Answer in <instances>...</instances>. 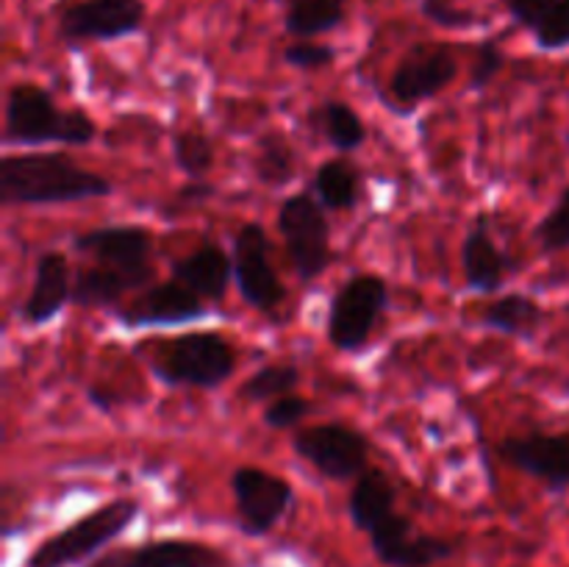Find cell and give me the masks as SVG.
<instances>
[{
    "label": "cell",
    "instance_id": "obj_22",
    "mask_svg": "<svg viewBox=\"0 0 569 567\" xmlns=\"http://www.w3.org/2000/svg\"><path fill=\"white\" fill-rule=\"evenodd\" d=\"M133 292V284L98 265H81L72 272V304L81 309H109Z\"/></svg>",
    "mask_w": 569,
    "mask_h": 567
},
{
    "label": "cell",
    "instance_id": "obj_2",
    "mask_svg": "<svg viewBox=\"0 0 569 567\" xmlns=\"http://www.w3.org/2000/svg\"><path fill=\"white\" fill-rule=\"evenodd\" d=\"M98 137V122L83 109L61 111L53 94L31 81H20L6 92L3 145L17 148H42L64 145L83 148Z\"/></svg>",
    "mask_w": 569,
    "mask_h": 567
},
{
    "label": "cell",
    "instance_id": "obj_25",
    "mask_svg": "<svg viewBox=\"0 0 569 567\" xmlns=\"http://www.w3.org/2000/svg\"><path fill=\"white\" fill-rule=\"evenodd\" d=\"M315 122L328 139V145L342 153H353L367 142V126L359 117V111L350 109L345 100H326L315 111Z\"/></svg>",
    "mask_w": 569,
    "mask_h": 567
},
{
    "label": "cell",
    "instance_id": "obj_11",
    "mask_svg": "<svg viewBox=\"0 0 569 567\" xmlns=\"http://www.w3.org/2000/svg\"><path fill=\"white\" fill-rule=\"evenodd\" d=\"M233 281L244 304L261 315H272L287 298V289L270 261L267 231L259 222H244L233 237Z\"/></svg>",
    "mask_w": 569,
    "mask_h": 567
},
{
    "label": "cell",
    "instance_id": "obj_19",
    "mask_svg": "<svg viewBox=\"0 0 569 567\" xmlns=\"http://www.w3.org/2000/svg\"><path fill=\"white\" fill-rule=\"evenodd\" d=\"M226 556L206 543L194 539H153L139 548L126 550L120 567H226Z\"/></svg>",
    "mask_w": 569,
    "mask_h": 567
},
{
    "label": "cell",
    "instance_id": "obj_15",
    "mask_svg": "<svg viewBox=\"0 0 569 567\" xmlns=\"http://www.w3.org/2000/svg\"><path fill=\"white\" fill-rule=\"evenodd\" d=\"M498 450L509 465L545 481L548 489H569V434H515V437H506Z\"/></svg>",
    "mask_w": 569,
    "mask_h": 567
},
{
    "label": "cell",
    "instance_id": "obj_33",
    "mask_svg": "<svg viewBox=\"0 0 569 567\" xmlns=\"http://www.w3.org/2000/svg\"><path fill=\"white\" fill-rule=\"evenodd\" d=\"M309 409L311 404L306 398H300V395H283V398L267 404L264 417H261V420H264V426L278 428V431H281V428L298 426V422L309 415Z\"/></svg>",
    "mask_w": 569,
    "mask_h": 567
},
{
    "label": "cell",
    "instance_id": "obj_7",
    "mask_svg": "<svg viewBox=\"0 0 569 567\" xmlns=\"http://www.w3.org/2000/svg\"><path fill=\"white\" fill-rule=\"evenodd\" d=\"M78 253L92 259V265L106 267L117 276L128 278L133 289H144L153 281V237L142 226H103L83 231L72 239Z\"/></svg>",
    "mask_w": 569,
    "mask_h": 567
},
{
    "label": "cell",
    "instance_id": "obj_24",
    "mask_svg": "<svg viewBox=\"0 0 569 567\" xmlns=\"http://www.w3.org/2000/svg\"><path fill=\"white\" fill-rule=\"evenodd\" d=\"M287 14H283V28L298 39L320 37V33L333 31L345 22L348 3L345 0H283Z\"/></svg>",
    "mask_w": 569,
    "mask_h": 567
},
{
    "label": "cell",
    "instance_id": "obj_1",
    "mask_svg": "<svg viewBox=\"0 0 569 567\" xmlns=\"http://www.w3.org/2000/svg\"><path fill=\"white\" fill-rule=\"evenodd\" d=\"M111 183L78 165L64 150L53 153H6L0 159L3 206H53L106 198Z\"/></svg>",
    "mask_w": 569,
    "mask_h": 567
},
{
    "label": "cell",
    "instance_id": "obj_29",
    "mask_svg": "<svg viewBox=\"0 0 569 567\" xmlns=\"http://www.w3.org/2000/svg\"><path fill=\"white\" fill-rule=\"evenodd\" d=\"M533 239H537L545 253H559V250L569 248V183L561 189L553 209L533 228Z\"/></svg>",
    "mask_w": 569,
    "mask_h": 567
},
{
    "label": "cell",
    "instance_id": "obj_37",
    "mask_svg": "<svg viewBox=\"0 0 569 567\" xmlns=\"http://www.w3.org/2000/svg\"><path fill=\"white\" fill-rule=\"evenodd\" d=\"M122 559H126V550L122 554H109V556H100L98 561H92L89 567H120Z\"/></svg>",
    "mask_w": 569,
    "mask_h": 567
},
{
    "label": "cell",
    "instance_id": "obj_28",
    "mask_svg": "<svg viewBox=\"0 0 569 567\" xmlns=\"http://www.w3.org/2000/svg\"><path fill=\"white\" fill-rule=\"evenodd\" d=\"M300 384V370L287 361H278V365H267L261 370H256L248 381L242 384L239 395L253 404H272V400L283 398V395H292Z\"/></svg>",
    "mask_w": 569,
    "mask_h": 567
},
{
    "label": "cell",
    "instance_id": "obj_32",
    "mask_svg": "<svg viewBox=\"0 0 569 567\" xmlns=\"http://www.w3.org/2000/svg\"><path fill=\"white\" fill-rule=\"evenodd\" d=\"M506 67V53L498 42L487 39V42L478 44L476 59L470 67V87L472 89H487L495 78L503 72Z\"/></svg>",
    "mask_w": 569,
    "mask_h": 567
},
{
    "label": "cell",
    "instance_id": "obj_35",
    "mask_svg": "<svg viewBox=\"0 0 569 567\" xmlns=\"http://www.w3.org/2000/svg\"><path fill=\"white\" fill-rule=\"evenodd\" d=\"M553 3L556 0H506V9H509V14L515 17L522 28L533 31L537 22L548 14Z\"/></svg>",
    "mask_w": 569,
    "mask_h": 567
},
{
    "label": "cell",
    "instance_id": "obj_34",
    "mask_svg": "<svg viewBox=\"0 0 569 567\" xmlns=\"http://www.w3.org/2000/svg\"><path fill=\"white\" fill-rule=\"evenodd\" d=\"M420 11L426 20L437 22L442 28H470L476 26V14L461 6H456L453 0H420Z\"/></svg>",
    "mask_w": 569,
    "mask_h": 567
},
{
    "label": "cell",
    "instance_id": "obj_31",
    "mask_svg": "<svg viewBox=\"0 0 569 567\" xmlns=\"http://www.w3.org/2000/svg\"><path fill=\"white\" fill-rule=\"evenodd\" d=\"M283 61L295 70H322V67H331L337 61V50L331 44L300 39V42H292L283 50Z\"/></svg>",
    "mask_w": 569,
    "mask_h": 567
},
{
    "label": "cell",
    "instance_id": "obj_20",
    "mask_svg": "<svg viewBox=\"0 0 569 567\" xmlns=\"http://www.w3.org/2000/svg\"><path fill=\"white\" fill-rule=\"evenodd\" d=\"M395 500H398V489L389 481L387 472L367 467V470L356 478L353 489H350V520H353V526L359 528V531L370 534L378 523H383L389 515H395Z\"/></svg>",
    "mask_w": 569,
    "mask_h": 567
},
{
    "label": "cell",
    "instance_id": "obj_26",
    "mask_svg": "<svg viewBox=\"0 0 569 567\" xmlns=\"http://www.w3.org/2000/svg\"><path fill=\"white\" fill-rule=\"evenodd\" d=\"M253 170L256 178L267 187H287L298 172V153H295L292 142L283 133H264L256 145Z\"/></svg>",
    "mask_w": 569,
    "mask_h": 567
},
{
    "label": "cell",
    "instance_id": "obj_6",
    "mask_svg": "<svg viewBox=\"0 0 569 567\" xmlns=\"http://www.w3.org/2000/svg\"><path fill=\"white\" fill-rule=\"evenodd\" d=\"M387 306L389 287L381 276L372 272L350 276L328 306V342L345 354L361 350Z\"/></svg>",
    "mask_w": 569,
    "mask_h": 567
},
{
    "label": "cell",
    "instance_id": "obj_18",
    "mask_svg": "<svg viewBox=\"0 0 569 567\" xmlns=\"http://www.w3.org/2000/svg\"><path fill=\"white\" fill-rule=\"evenodd\" d=\"M170 272L172 278L187 284L194 295H200L206 304H220L231 284L233 259L217 245L203 242L189 256L170 261Z\"/></svg>",
    "mask_w": 569,
    "mask_h": 567
},
{
    "label": "cell",
    "instance_id": "obj_23",
    "mask_svg": "<svg viewBox=\"0 0 569 567\" xmlns=\"http://www.w3.org/2000/svg\"><path fill=\"white\" fill-rule=\"evenodd\" d=\"M542 306L522 292L503 295V298L492 300L489 309L483 311V326L492 328V331L511 334V337L522 339H531L537 334V328L542 326Z\"/></svg>",
    "mask_w": 569,
    "mask_h": 567
},
{
    "label": "cell",
    "instance_id": "obj_17",
    "mask_svg": "<svg viewBox=\"0 0 569 567\" xmlns=\"http://www.w3.org/2000/svg\"><path fill=\"white\" fill-rule=\"evenodd\" d=\"M461 265H465L467 287L472 292L492 295L506 284L511 259L495 242L487 215L478 217L476 226L465 233V242H461Z\"/></svg>",
    "mask_w": 569,
    "mask_h": 567
},
{
    "label": "cell",
    "instance_id": "obj_21",
    "mask_svg": "<svg viewBox=\"0 0 569 567\" xmlns=\"http://www.w3.org/2000/svg\"><path fill=\"white\" fill-rule=\"evenodd\" d=\"M311 192L326 209L350 211L361 200V176L350 161L328 159L317 167Z\"/></svg>",
    "mask_w": 569,
    "mask_h": 567
},
{
    "label": "cell",
    "instance_id": "obj_27",
    "mask_svg": "<svg viewBox=\"0 0 569 567\" xmlns=\"http://www.w3.org/2000/svg\"><path fill=\"white\" fill-rule=\"evenodd\" d=\"M172 159L192 181H203L206 172L214 167V142L203 128H178L172 133Z\"/></svg>",
    "mask_w": 569,
    "mask_h": 567
},
{
    "label": "cell",
    "instance_id": "obj_16",
    "mask_svg": "<svg viewBox=\"0 0 569 567\" xmlns=\"http://www.w3.org/2000/svg\"><path fill=\"white\" fill-rule=\"evenodd\" d=\"M72 304V272L67 256L59 250H48L39 256L33 284L28 298L20 304V320L26 326H44L56 320Z\"/></svg>",
    "mask_w": 569,
    "mask_h": 567
},
{
    "label": "cell",
    "instance_id": "obj_5",
    "mask_svg": "<svg viewBox=\"0 0 569 567\" xmlns=\"http://www.w3.org/2000/svg\"><path fill=\"white\" fill-rule=\"evenodd\" d=\"M278 231L300 281H315L331 267V222L311 189L283 200L278 209Z\"/></svg>",
    "mask_w": 569,
    "mask_h": 567
},
{
    "label": "cell",
    "instance_id": "obj_9",
    "mask_svg": "<svg viewBox=\"0 0 569 567\" xmlns=\"http://www.w3.org/2000/svg\"><path fill=\"white\" fill-rule=\"evenodd\" d=\"M292 450L333 481H356L367 470V456H370L365 434L342 422L303 428L295 434Z\"/></svg>",
    "mask_w": 569,
    "mask_h": 567
},
{
    "label": "cell",
    "instance_id": "obj_14",
    "mask_svg": "<svg viewBox=\"0 0 569 567\" xmlns=\"http://www.w3.org/2000/svg\"><path fill=\"white\" fill-rule=\"evenodd\" d=\"M209 306L200 295H194L187 284L178 278L150 284L139 298L117 309V320L126 328H159V326H183V322L203 320Z\"/></svg>",
    "mask_w": 569,
    "mask_h": 567
},
{
    "label": "cell",
    "instance_id": "obj_3",
    "mask_svg": "<svg viewBox=\"0 0 569 567\" xmlns=\"http://www.w3.org/2000/svg\"><path fill=\"white\" fill-rule=\"evenodd\" d=\"M150 367L167 387L217 389L237 370V354L222 334L189 331L161 342Z\"/></svg>",
    "mask_w": 569,
    "mask_h": 567
},
{
    "label": "cell",
    "instance_id": "obj_30",
    "mask_svg": "<svg viewBox=\"0 0 569 567\" xmlns=\"http://www.w3.org/2000/svg\"><path fill=\"white\" fill-rule=\"evenodd\" d=\"M533 39L542 50H567L569 48V0H556L548 14L533 28Z\"/></svg>",
    "mask_w": 569,
    "mask_h": 567
},
{
    "label": "cell",
    "instance_id": "obj_8",
    "mask_svg": "<svg viewBox=\"0 0 569 567\" xmlns=\"http://www.w3.org/2000/svg\"><path fill=\"white\" fill-rule=\"evenodd\" d=\"M459 76V56L445 42H417L400 56L389 76V94L403 115L422 100L437 98Z\"/></svg>",
    "mask_w": 569,
    "mask_h": 567
},
{
    "label": "cell",
    "instance_id": "obj_4",
    "mask_svg": "<svg viewBox=\"0 0 569 567\" xmlns=\"http://www.w3.org/2000/svg\"><path fill=\"white\" fill-rule=\"evenodd\" d=\"M139 515V500L117 498L106 500L89 515L78 517L61 531L50 534L48 539L37 545L28 554L26 567H72L92 559L98 550H103L111 539L120 537Z\"/></svg>",
    "mask_w": 569,
    "mask_h": 567
},
{
    "label": "cell",
    "instance_id": "obj_13",
    "mask_svg": "<svg viewBox=\"0 0 569 567\" xmlns=\"http://www.w3.org/2000/svg\"><path fill=\"white\" fill-rule=\"evenodd\" d=\"M370 548L387 567H433L450 559L459 545L433 534H420L409 517L395 511L372 528Z\"/></svg>",
    "mask_w": 569,
    "mask_h": 567
},
{
    "label": "cell",
    "instance_id": "obj_12",
    "mask_svg": "<svg viewBox=\"0 0 569 567\" xmlns=\"http://www.w3.org/2000/svg\"><path fill=\"white\" fill-rule=\"evenodd\" d=\"M233 504H237L239 528L248 537L270 534L295 500L292 484L261 467H237L231 476Z\"/></svg>",
    "mask_w": 569,
    "mask_h": 567
},
{
    "label": "cell",
    "instance_id": "obj_10",
    "mask_svg": "<svg viewBox=\"0 0 569 567\" xmlns=\"http://www.w3.org/2000/svg\"><path fill=\"white\" fill-rule=\"evenodd\" d=\"M142 0H70L59 11V37L67 44L114 42L142 28Z\"/></svg>",
    "mask_w": 569,
    "mask_h": 567
},
{
    "label": "cell",
    "instance_id": "obj_36",
    "mask_svg": "<svg viewBox=\"0 0 569 567\" xmlns=\"http://www.w3.org/2000/svg\"><path fill=\"white\" fill-rule=\"evenodd\" d=\"M214 195V187L206 181H189L187 187H181L176 192V203L178 206H194V203H203Z\"/></svg>",
    "mask_w": 569,
    "mask_h": 567
}]
</instances>
